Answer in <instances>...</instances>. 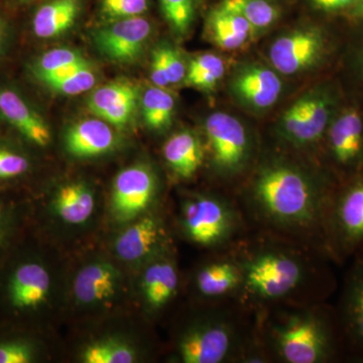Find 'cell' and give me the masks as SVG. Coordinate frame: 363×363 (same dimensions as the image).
I'll return each instance as SVG.
<instances>
[{
  "instance_id": "6da1fadb",
  "label": "cell",
  "mask_w": 363,
  "mask_h": 363,
  "mask_svg": "<svg viewBox=\"0 0 363 363\" xmlns=\"http://www.w3.org/2000/svg\"><path fill=\"white\" fill-rule=\"evenodd\" d=\"M253 193L264 211L283 223L311 221L319 210L320 192L314 182L300 169L281 162L260 169Z\"/></svg>"
},
{
  "instance_id": "7a4b0ae2",
  "label": "cell",
  "mask_w": 363,
  "mask_h": 363,
  "mask_svg": "<svg viewBox=\"0 0 363 363\" xmlns=\"http://www.w3.org/2000/svg\"><path fill=\"white\" fill-rule=\"evenodd\" d=\"M338 51L335 33L325 26L309 25L274 40L269 58L272 68L281 75L297 76L326 66Z\"/></svg>"
},
{
  "instance_id": "3957f363",
  "label": "cell",
  "mask_w": 363,
  "mask_h": 363,
  "mask_svg": "<svg viewBox=\"0 0 363 363\" xmlns=\"http://www.w3.org/2000/svg\"><path fill=\"white\" fill-rule=\"evenodd\" d=\"M332 166L344 180L363 172V102L345 95L324 138Z\"/></svg>"
},
{
  "instance_id": "277c9868",
  "label": "cell",
  "mask_w": 363,
  "mask_h": 363,
  "mask_svg": "<svg viewBox=\"0 0 363 363\" xmlns=\"http://www.w3.org/2000/svg\"><path fill=\"white\" fill-rule=\"evenodd\" d=\"M279 354L290 363L324 362L333 351V341L326 325L317 317L296 316L277 332Z\"/></svg>"
},
{
  "instance_id": "5b68a950",
  "label": "cell",
  "mask_w": 363,
  "mask_h": 363,
  "mask_svg": "<svg viewBox=\"0 0 363 363\" xmlns=\"http://www.w3.org/2000/svg\"><path fill=\"white\" fill-rule=\"evenodd\" d=\"M205 133L217 168L225 174L243 168L250 154V138L240 121L226 112H214L205 121Z\"/></svg>"
},
{
  "instance_id": "8992f818",
  "label": "cell",
  "mask_w": 363,
  "mask_h": 363,
  "mask_svg": "<svg viewBox=\"0 0 363 363\" xmlns=\"http://www.w3.org/2000/svg\"><path fill=\"white\" fill-rule=\"evenodd\" d=\"M279 73L257 62L241 64L229 80V91L236 101L253 112L271 109L283 92Z\"/></svg>"
},
{
  "instance_id": "52a82bcc",
  "label": "cell",
  "mask_w": 363,
  "mask_h": 363,
  "mask_svg": "<svg viewBox=\"0 0 363 363\" xmlns=\"http://www.w3.org/2000/svg\"><path fill=\"white\" fill-rule=\"evenodd\" d=\"M332 206V230L339 250L347 253L362 247L363 172L346 179Z\"/></svg>"
},
{
  "instance_id": "ba28073f",
  "label": "cell",
  "mask_w": 363,
  "mask_h": 363,
  "mask_svg": "<svg viewBox=\"0 0 363 363\" xmlns=\"http://www.w3.org/2000/svg\"><path fill=\"white\" fill-rule=\"evenodd\" d=\"M247 283L260 297L274 298L290 293L300 283L302 269L295 259L283 255H260L247 267Z\"/></svg>"
},
{
  "instance_id": "9c48e42d",
  "label": "cell",
  "mask_w": 363,
  "mask_h": 363,
  "mask_svg": "<svg viewBox=\"0 0 363 363\" xmlns=\"http://www.w3.org/2000/svg\"><path fill=\"white\" fill-rule=\"evenodd\" d=\"M152 33V25L143 16L123 18L100 28L94 42L102 55L117 63H130L142 54Z\"/></svg>"
},
{
  "instance_id": "30bf717a",
  "label": "cell",
  "mask_w": 363,
  "mask_h": 363,
  "mask_svg": "<svg viewBox=\"0 0 363 363\" xmlns=\"http://www.w3.org/2000/svg\"><path fill=\"white\" fill-rule=\"evenodd\" d=\"M156 191V179L143 164L123 169L114 180L111 206L118 220L135 218L145 209Z\"/></svg>"
},
{
  "instance_id": "8fae6325",
  "label": "cell",
  "mask_w": 363,
  "mask_h": 363,
  "mask_svg": "<svg viewBox=\"0 0 363 363\" xmlns=\"http://www.w3.org/2000/svg\"><path fill=\"white\" fill-rule=\"evenodd\" d=\"M183 218L189 236L203 245H214L223 240L230 229L228 210L214 198L190 200L184 207Z\"/></svg>"
},
{
  "instance_id": "7c38bea8",
  "label": "cell",
  "mask_w": 363,
  "mask_h": 363,
  "mask_svg": "<svg viewBox=\"0 0 363 363\" xmlns=\"http://www.w3.org/2000/svg\"><path fill=\"white\" fill-rule=\"evenodd\" d=\"M231 343V333L226 325L202 324L183 336L179 353L186 363H218L228 355Z\"/></svg>"
},
{
  "instance_id": "4fadbf2b",
  "label": "cell",
  "mask_w": 363,
  "mask_h": 363,
  "mask_svg": "<svg viewBox=\"0 0 363 363\" xmlns=\"http://www.w3.org/2000/svg\"><path fill=\"white\" fill-rule=\"evenodd\" d=\"M0 112L33 145L45 147L51 142V131L44 119L14 91L0 90Z\"/></svg>"
},
{
  "instance_id": "5bb4252c",
  "label": "cell",
  "mask_w": 363,
  "mask_h": 363,
  "mask_svg": "<svg viewBox=\"0 0 363 363\" xmlns=\"http://www.w3.org/2000/svg\"><path fill=\"white\" fill-rule=\"evenodd\" d=\"M119 272L107 262H93L83 267L74 281V296L80 304L95 306L116 296Z\"/></svg>"
},
{
  "instance_id": "9a60e30c",
  "label": "cell",
  "mask_w": 363,
  "mask_h": 363,
  "mask_svg": "<svg viewBox=\"0 0 363 363\" xmlns=\"http://www.w3.org/2000/svg\"><path fill=\"white\" fill-rule=\"evenodd\" d=\"M116 143L109 124L101 119H85L69 128L66 149L76 157H93L109 152Z\"/></svg>"
},
{
  "instance_id": "2e32d148",
  "label": "cell",
  "mask_w": 363,
  "mask_h": 363,
  "mask_svg": "<svg viewBox=\"0 0 363 363\" xmlns=\"http://www.w3.org/2000/svg\"><path fill=\"white\" fill-rule=\"evenodd\" d=\"M206 26L211 42L225 51L241 49L255 35L252 26L242 16L220 4L210 13Z\"/></svg>"
},
{
  "instance_id": "e0dca14e",
  "label": "cell",
  "mask_w": 363,
  "mask_h": 363,
  "mask_svg": "<svg viewBox=\"0 0 363 363\" xmlns=\"http://www.w3.org/2000/svg\"><path fill=\"white\" fill-rule=\"evenodd\" d=\"M161 235L162 229L159 222L154 217H145L128 227L117 238V257L125 262H135L143 259L156 247Z\"/></svg>"
},
{
  "instance_id": "ac0fdd59",
  "label": "cell",
  "mask_w": 363,
  "mask_h": 363,
  "mask_svg": "<svg viewBox=\"0 0 363 363\" xmlns=\"http://www.w3.org/2000/svg\"><path fill=\"white\" fill-rule=\"evenodd\" d=\"M164 157L177 175L190 178L199 169L203 162L199 138L188 130L176 133L164 143Z\"/></svg>"
},
{
  "instance_id": "d6986e66",
  "label": "cell",
  "mask_w": 363,
  "mask_h": 363,
  "mask_svg": "<svg viewBox=\"0 0 363 363\" xmlns=\"http://www.w3.org/2000/svg\"><path fill=\"white\" fill-rule=\"evenodd\" d=\"M52 208L62 221L78 225L92 216L95 208L94 195L84 184H67L59 189L52 201Z\"/></svg>"
},
{
  "instance_id": "ffe728a7",
  "label": "cell",
  "mask_w": 363,
  "mask_h": 363,
  "mask_svg": "<svg viewBox=\"0 0 363 363\" xmlns=\"http://www.w3.org/2000/svg\"><path fill=\"white\" fill-rule=\"evenodd\" d=\"M344 328L348 337L363 350V259L353 267L342 304Z\"/></svg>"
},
{
  "instance_id": "44dd1931",
  "label": "cell",
  "mask_w": 363,
  "mask_h": 363,
  "mask_svg": "<svg viewBox=\"0 0 363 363\" xmlns=\"http://www.w3.org/2000/svg\"><path fill=\"white\" fill-rule=\"evenodd\" d=\"M79 0H52L40 7L33 18V32L42 39L58 37L73 26Z\"/></svg>"
},
{
  "instance_id": "7402d4cb",
  "label": "cell",
  "mask_w": 363,
  "mask_h": 363,
  "mask_svg": "<svg viewBox=\"0 0 363 363\" xmlns=\"http://www.w3.org/2000/svg\"><path fill=\"white\" fill-rule=\"evenodd\" d=\"M178 283V274L171 262H160L147 267L143 279L147 304L152 308H161L173 297Z\"/></svg>"
},
{
  "instance_id": "603a6c76",
  "label": "cell",
  "mask_w": 363,
  "mask_h": 363,
  "mask_svg": "<svg viewBox=\"0 0 363 363\" xmlns=\"http://www.w3.org/2000/svg\"><path fill=\"white\" fill-rule=\"evenodd\" d=\"M13 327L0 330V363L37 362L40 353L37 340L28 331Z\"/></svg>"
},
{
  "instance_id": "cb8c5ba5",
  "label": "cell",
  "mask_w": 363,
  "mask_h": 363,
  "mask_svg": "<svg viewBox=\"0 0 363 363\" xmlns=\"http://www.w3.org/2000/svg\"><path fill=\"white\" fill-rule=\"evenodd\" d=\"M220 6L242 16L255 35L274 26L281 16L279 7L272 0H223Z\"/></svg>"
},
{
  "instance_id": "d4e9b609",
  "label": "cell",
  "mask_w": 363,
  "mask_h": 363,
  "mask_svg": "<svg viewBox=\"0 0 363 363\" xmlns=\"http://www.w3.org/2000/svg\"><path fill=\"white\" fill-rule=\"evenodd\" d=\"M143 116L152 130L168 128L175 112V99L164 88L154 85L145 90L142 98Z\"/></svg>"
},
{
  "instance_id": "484cf974",
  "label": "cell",
  "mask_w": 363,
  "mask_h": 363,
  "mask_svg": "<svg viewBox=\"0 0 363 363\" xmlns=\"http://www.w3.org/2000/svg\"><path fill=\"white\" fill-rule=\"evenodd\" d=\"M240 279V272L233 264H210L198 274V290L207 297H218L233 291Z\"/></svg>"
},
{
  "instance_id": "4316f807",
  "label": "cell",
  "mask_w": 363,
  "mask_h": 363,
  "mask_svg": "<svg viewBox=\"0 0 363 363\" xmlns=\"http://www.w3.org/2000/svg\"><path fill=\"white\" fill-rule=\"evenodd\" d=\"M133 99H138V89L130 83L119 81L97 88L91 94L88 107L92 113L100 117L108 109Z\"/></svg>"
},
{
  "instance_id": "83f0119b",
  "label": "cell",
  "mask_w": 363,
  "mask_h": 363,
  "mask_svg": "<svg viewBox=\"0 0 363 363\" xmlns=\"http://www.w3.org/2000/svg\"><path fill=\"white\" fill-rule=\"evenodd\" d=\"M82 360L86 363H131L135 362V352L118 341H96L83 351Z\"/></svg>"
},
{
  "instance_id": "f1b7e54d",
  "label": "cell",
  "mask_w": 363,
  "mask_h": 363,
  "mask_svg": "<svg viewBox=\"0 0 363 363\" xmlns=\"http://www.w3.org/2000/svg\"><path fill=\"white\" fill-rule=\"evenodd\" d=\"M96 83L95 73L88 62L75 67L73 70L58 79L45 83L51 89L64 95L82 94L92 89Z\"/></svg>"
},
{
  "instance_id": "f546056e",
  "label": "cell",
  "mask_w": 363,
  "mask_h": 363,
  "mask_svg": "<svg viewBox=\"0 0 363 363\" xmlns=\"http://www.w3.org/2000/svg\"><path fill=\"white\" fill-rule=\"evenodd\" d=\"M84 61V57L78 52L67 48H59L43 55L42 58L35 64L33 72L43 82L45 79L51 77L64 69Z\"/></svg>"
},
{
  "instance_id": "4dcf8cb0",
  "label": "cell",
  "mask_w": 363,
  "mask_h": 363,
  "mask_svg": "<svg viewBox=\"0 0 363 363\" xmlns=\"http://www.w3.org/2000/svg\"><path fill=\"white\" fill-rule=\"evenodd\" d=\"M20 222V205L0 195V262L11 248Z\"/></svg>"
},
{
  "instance_id": "1f68e13d",
  "label": "cell",
  "mask_w": 363,
  "mask_h": 363,
  "mask_svg": "<svg viewBox=\"0 0 363 363\" xmlns=\"http://www.w3.org/2000/svg\"><path fill=\"white\" fill-rule=\"evenodd\" d=\"M162 13L174 30L180 35H186L194 21L193 0H160Z\"/></svg>"
},
{
  "instance_id": "d6a6232c",
  "label": "cell",
  "mask_w": 363,
  "mask_h": 363,
  "mask_svg": "<svg viewBox=\"0 0 363 363\" xmlns=\"http://www.w3.org/2000/svg\"><path fill=\"white\" fill-rule=\"evenodd\" d=\"M32 164L23 152L0 145V183L18 180L26 176Z\"/></svg>"
},
{
  "instance_id": "836d02e7",
  "label": "cell",
  "mask_w": 363,
  "mask_h": 363,
  "mask_svg": "<svg viewBox=\"0 0 363 363\" xmlns=\"http://www.w3.org/2000/svg\"><path fill=\"white\" fill-rule=\"evenodd\" d=\"M149 9V0H101V13L109 20L140 16Z\"/></svg>"
},
{
  "instance_id": "e575fe53",
  "label": "cell",
  "mask_w": 363,
  "mask_h": 363,
  "mask_svg": "<svg viewBox=\"0 0 363 363\" xmlns=\"http://www.w3.org/2000/svg\"><path fill=\"white\" fill-rule=\"evenodd\" d=\"M353 25L359 26V32L346 50L345 68L353 85L363 87V21Z\"/></svg>"
},
{
  "instance_id": "d590c367",
  "label": "cell",
  "mask_w": 363,
  "mask_h": 363,
  "mask_svg": "<svg viewBox=\"0 0 363 363\" xmlns=\"http://www.w3.org/2000/svg\"><path fill=\"white\" fill-rule=\"evenodd\" d=\"M162 48L169 84H179L182 81H185L188 67L184 63L180 52L169 45H162Z\"/></svg>"
},
{
  "instance_id": "8d00e7d4",
  "label": "cell",
  "mask_w": 363,
  "mask_h": 363,
  "mask_svg": "<svg viewBox=\"0 0 363 363\" xmlns=\"http://www.w3.org/2000/svg\"><path fill=\"white\" fill-rule=\"evenodd\" d=\"M315 11L327 16H343L350 21L357 0H309Z\"/></svg>"
},
{
  "instance_id": "74e56055",
  "label": "cell",
  "mask_w": 363,
  "mask_h": 363,
  "mask_svg": "<svg viewBox=\"0 0 363 363\" xmlns=\"http://www.w3.org/2000/svg\"><path fill=\"white\" fill-rule=\"evenodd\" d=\"M225 63L209 69V70L203 71L201 73L196 74L192 77L186 78L184 82L193 87L199 88L203 90H213L219 81L225 75Z\"/></svg>"
},
{
  "instance_id": "f35d334b",
  "label": "cell",
  "mask_w": 363,
  "mask_h": 363,
  "mask_svg": "<svg viewBox=\"0 0 363 363\" xmlns=\"http://www.w3.org/2000/svg\"><path fill=\"white\" fill-rule=\"evenodd\" d=\"M136 100L138 99L128 100L118 106L108 109L100 116V118L104 119L107 123L117 126V128H123L133 116L136 106Z\"/></svg>"
},
{
  "instance_id": "ab89813d",
  "label": "cell",
  "mask_w": 363,
  "mask_h": 363,
  "mask_svg": "<svg viewBox=\"0 0 363 363\" xmlns=\"http://www.w3.org/2000/svg\"><path fill=\"white\" fill-rule=\"evenodd\" d=\"M150 78L157 87L164 88L169 85L166 64H164L162 48L159 47L152 54V65H150Z\"/></svg>"
},
{
  "instance_id": "60d3db41",
  "label": "cell",
  "mask_w": 363,
  "mask_h": 363,
  "mask_svg": "<svg viewBox=\"0 0 363 363\" xmlns=\"http://www.w3.org/2000/svg\"><path fill=\"white\" fill-rule=\"evenodd\" d=\"M224 61L221 57L215 54H202L191 60L187 69L186 78L192 77L196 74L201 73L203 71L209 70L214 67L221 65ZM185 78V79H186Z\"/></svg>"
},
{
  "instance_id": "b9f144b4",
  "label": "cell",
  "mask_w": 363,
  "mask_h": 363,
  "mask_svg": "<svg viewBox=\"0 0 363 363\" xmlns=\"http://www.w3.org/2000/svg\"><path fill=\"white\" fill-rule=\"evenodd\" d=\"M350 23H357L363 21V0H357L354 11L351 16Z\"/></svg>"
},
{
  "instance_id": "7bdbcfd3",
  "label": "cell",
  "mask_w": 363,
  "mask_h": 363,
  "mask_svg": "<svg viewBox=\"0 0 363 363\" xmlns=\"http://www.w3.org/2000/svg\"><path fill=\"white\" fill-rule=\"evenodd\" d=\"M2 40H4V30H2V26L0 23V47L2 45Z\"/></svg>"
}]
</instances>
